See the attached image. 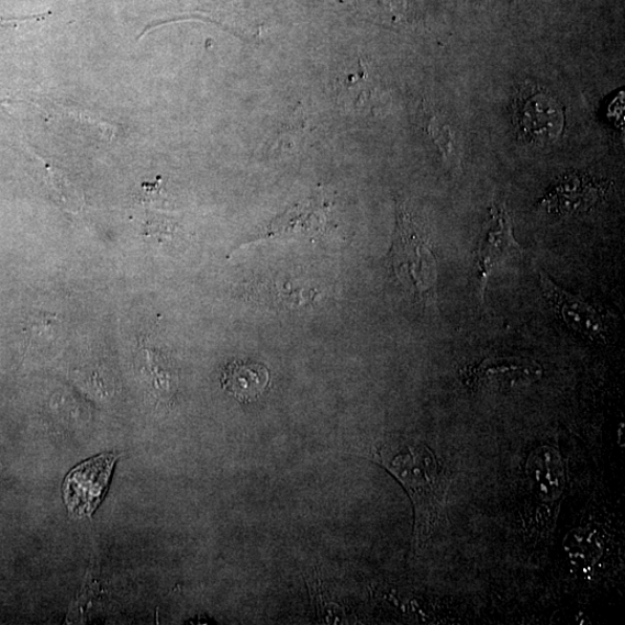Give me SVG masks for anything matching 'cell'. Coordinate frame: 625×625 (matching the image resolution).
<instances>
[{"mask_svg":"<svg viewBox=\"0 0 625 625\" xmlns=\"http://www.w3.org/2000/svg\"><path fill=\"white\" fill-rule=\"evenodd\" d=\"M377 458L404 487L415 509L414 548L422 549L443 523L447 479L435 453L424 443L388 442Z\"/></svg>","mask_w":625,"mask_h":625,"instance_id":"6da1fadb","label":"cell"},{"mask_svg":"<svg viewBox=\"0 0 625 625\" xmlns=\"http://www.w3.org/2000/svg\"><path fill=\"white\" fill-rule=\"evenodd\" d=\"M392 268L401 284L420 303L437 306L438 270L436 256L411 212L398 203L397 228L390 252Z\"/></svg>","mask_w":625,"mask_h":625,"instance_id":"7a4b0ae2","label":"cell"},{"mask_svg":"<svg viewBox=\"0 0 625 625\" xmlns=\"http://www.w3.org/2000/svg\"><path fill=\"white\" fill-rule=\"evenodd\" d=\"M512 111L516 136L523 143L545 145L563 133V107L542 86L523 82L515 92Z\"/></svg>","mask_w":625,"mask_h":625,"instance_id":"3957f363","label":"cell"},{"mask_svg":"<svg viewBox=\"0 0 625 625\" xmlns=\"http://www.w3.org/2000/svg\"><path fill=\"white\" fill-rule=\"evenodd\" d=\"M538 283L549 308L574 333L596 343H607L611 336L609 319L589 301L558 287L540 268Z\"/></svg>","mask_w":625,"mask_h":625,"instance_id":"277c9868","label":"cell"},{"mask_svg":"<svg viewBox=\"0 0 625 625\" xmlns=\"http://www.w3.org/2000/svg\"><path fill=\"white\" fill-rule=\"evenodd\" d=\"M610 185L583 171L559 176L538 201L536 208L549 217L583 213L606 199Z\"/></svg>","mask_w":625,"mask_h":625,"instance_id":"5b68a950","label":"cell"},{"mask_svg":"<svg viewBox=\"0 0 625 625\" xmlns=\"http://www.w3.org/2000/svg\"><path fill=\"white\" fill-rule=\"evenodd\" d=\"M522 246L516 242L511 215L504 203H493L482 231L478 249L479 297L482 304L491 271L502 264L520 258Z\"/></svg>","mask_w":625,"mask_h":625,"instance_id":"8992f818","label":"cell"},{"mask_svg":"<svg viewBox=\"0 0 625 625\" xmlns=\"http://www.w3.org/2000/svg\"><path fill=\"white\" fill-rule=\"evenodd\" d=\"M118 457L102 455L75 468L63 486V499L76 515H91L107 491Z\"/></svg>","mask_w":625,"mask_h":625,"instance_id":"52a82bcc","label":"cell"},{"mask_svg":"<svg viewBox=\"0 0 625 625\" xmlns=\"http://www.w3.org/2000/svg\"><path fill=\"white\" fill-rule=\"evenodd\" d=\"M544 375L543 366L532 358L516 356L489 357L465 372L471 390L527 386Z\"/></svg>","mask_w":625,"mask_h":625,"instance_id":"ba28073f","label":"cell"},{"mask_svg":"<svg viewBox=\"0 0 625 625\" xmlns=\"http://www.w3.org/2000/svg\"><path fill=\"white\" fill-rule=\"evenodd\" d=\"M527 477L538 498L555 501L567 484L566 468L559 453L550 447L536 448L526 465Z\"/></svg>","mask_w":625,"mask_h":625,"instance_id":"9c48e42d","label":"cell"},{"mask_svg":"<svg viewBox=\"0 0 625 625\" xmlns=\"http://www.w3.org/2000/svg\"><path fill=\"white\" fill-rule=\"evenodd\" d=\"M266 365L252 360H234L225 366L221 384L225 392L242 403L260 399L270 384Z\"/></svg>","mask_w":625,"mask_h":625,"instance_id":"30bf717a","label":"cell"},{"mask_svg":"<svg viewBox=\"0 0 625 625\" xmlns=\"http://www.w3.org/2000/svg\"><path fill=\"white\" fill-rule=\"evenodd\" d=\"M326 231V217L323 211L313 209L295 210L284 214L268 226L249 236L241 247L253 243H260L272 238H286L292 234H304L305 236H319Z\"/></svg>","mask_w":625,"mask_h":625,"instance_id":"8fae6325","label":"cell"},{"mask_svg":"<svg viewBox=\"0 0 625 625\" xmlns=\"http://www.w3.org/2000/svg\"><path fill=\"white\" fill-rule=\"evenodd\" d=\"M425 129L431 141L437 146L446 167L453 174H461L462 145L456 126L444 114L434 112L431 113Z\"/></svg>","mask_w":625,"mask_h":625,"instance_id":"7c38bea8","label":"cell"},{"mask_svg":"<svg viewBox=\"0 0 625 625\" xmlns=\"http://www.w3.org/2000/svg\"><path fill=\"white\" fill-rule=\"evenodd\" d=\"M567 550L573 566L581 569L593 567L601 556V545L595 532L573 531L568 536Z\"/></svg>","mask_w":625,"mask_h":625,"instance_id":"4fadbf2b","label":"cell"}]
</instances>
